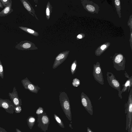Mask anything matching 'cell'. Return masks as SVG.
Wrapping results in <instances>:
<instances>
[{
  "mask_svg": "<svg viewBox=\"0 0 132 132\" xmlns=\"http://www.w3.org/2000/svg\"><path fill=\"white\" fill-rule=\"evenodd\" d=\"M61 105L65 114L68 119L71 120V108L69 98L64 92H61L59 96Z\"/></svg>",
  "mask_w": 132,
  "mask_h": 132,
  "instance_id": "cell-1",
  "label": "cell"
},
{
  "mask_svg": "<svg viewBox=\"0 0 132 132\" xmlns=\"http://www.w3.org/2000/svg\"><path fill=\"white\" fill-rule=\"evenodd\" d=\"M132 89H130V92L128 96V100L126 104L125 113H126V129L127 130L128 127L130 124L132 120Z\"/></svg>",
  "mask_w": 132,
  "mask_h": 132,
  "instance_id": "cell-2",
  "label": "cell"
},
{
  "mask_svg": "<svg viewBox=\"0 0 132 132\" xmlns=\"http://www.w3.org/2000/svg\"><path fill=\"white\" fill-rule=\"evenodd\" d=\"M113 67L117 71L125 70L126 60L123 55L121 53H116L112 59Z\"/></svg>",
  "mask_w": 132,
  "mask_h": 132,
  "instance_id": "cell-3",
  "label": "cell"
},
{
  "mask_svg": "<svg viewBox=\"0 0 132 132\" xmlns=\"http://www.w3.org/2000/svg\"><path fill=\"white\" fill-rule=\"evenodd\" d=\"M93 74L95 79L101 84L103 85L104 81L101 67L100 64L97 62L93 65Z\"/></svg>",
  "mask_w": 132,
  "mask_h": 132,
  "instance_id": "cell-4",
  "label": "cell"
},
{
  "mask_svg": "<svg viewBox=\"0 0 132 132\" xmlns=\"http://www.w3.org/2000/svg\"><path fill=\"white\" fill-rule=\"evenodd\" d=\"M81 103L87 111L91 116L93 114V107L89 98L83 92L81 94Z\"/></svg>",
  "mask_w": 132,
  "mask_h": 132,
  "instance_id": "cell-5",
  "label": "cell"
},
{
  "mask_svg": "<svg viewBox=\"0 0 132 132\" xmlns=\"http://www.w3.org/2000/svg\"><path fill=\"white\" fill-rule=\"evenodd\" d=\"M16 49L22 50H34L38 49L37 47L33 43L30 41L24 40L21 41L15 46Z\"/></svg>",
  "mask_w": 132,
  "mask_h": 132,
  "instance_id": "cell-6",
  "label": "cell"
},
{
  "mask_svg": "<svg viewBox=\"0 0 132 132\" xmlns=\"http://www.w3.org/2000/svg\"><path fill=\"white\" fill-rule=\"evenodd\" d=\"M81 3L84 8L88 12L92 13H98L99 7L98 5L92 1H82Z\"/></svg>",
  "mask_w": 132,
  "mask_h": 132,
  "instance_id": "cell-7",
  "label": "cell"
},
{
  "mask_svg": "<svg viewBox=\"0 0 132 132\" xmlns=\"http://www.w3.org/2000/svg\"><path fill=\"white\" fill-rule=\"evenodd\" d=\"M107 80L109 85L115 89L117 90L119 93L121 91L120 83L112 73L107 72L106 74Z\"/></svg>",
  "mask_w": 132,
  "mask_h": 132,
  "instance_id": "cell-8",
  "label": "cell"
},
{
  "mask_svg": "<svg viewBox=\"0 0 132 132\" xmlns=\"http://www.w3.org/2000/svg\"><path fill=\"white\" fill-rule=\"evenodd\" d=\"M15 107L9 100L3 99L0 98V107L4 109L6 112L13 114Z\"/></svg>",
  "mask_w": 132,
  "mask_h": 132,
  "instance_id": "cell-9",
  "label": "cell"
},
{
  "mask_svg": "<svg viewBox=\"0 0 132 132\" xmlns=\"http://www.w3.org/2000/svg\"><path fill=\"white\" fill-rule=\"evenodd\" d=\"M21 82L24 88L31 92L37 93L39 90L40 89L37 86L32 83L27 77L22 80Z\"/></svg>",
  "mask_w": 132,
  "mask_h": 132,
  "instance_id": "cell-10",
  "label": "cell"
},
{
  "mask_svg": "<svg viewBox=\"0 0 132 132\" xmlns=\"http://www.w3.org/2000/svg\"><path fill=\"white\" fill-rule=\"evenodd\" d=\"M69 51H66L60 53L56 57L53 66V69L56 68L62 64L67 58Z\"/></svg>",
  "mask_w": 132,
  "mask_h": 132,
  "instance_id": "cell-11",
  "label": "cell"
},
{
  "mask_svg": "<svg viewBox=\"0 0 132 132\" xmlns=\"http://www.w3.org/2000/svg\"><path fill=\"white\" fill-rule=\"evenodd\" d=\"M9 95L12 103L15 107L21 106L22 105L21 100L19 97L15 87H14L12 93H9Z\"/></svg>",
  "mask_w": 132,
  "mask_h": 132,
  "instance_id": "cell-12",
  "label": "cell"
},
{
  "mask_svg": "<svg viewBox=\"0 0 132 132\" xmlns=\"http://www.w3.org/2000/svg\"><path fill=\"white\" fill-rule=\"evenodd\" d=\"M125 76L126 77L128 78L125 83L124 84L123 87L122 89V90L118 93L119 96L120 98L122 99V98L121 94L122 93L126 91L128 89V92H129L131 88H132V76L129 77V75L127 74L126 72H125Z\"/></svg>",
  "mask_w": 132,
  "mask_h": 132,
  "instance_id": "cell-13",
  "label": "cell"
},
{
  "mask_svg": "<svg viewBox=\"0 0 132 132\" xmlns=\"http://www.w3.org/2000/svg\"><path fill=\"white\" fill-rule=\"evenodd\" d=\"M24 8L27 10L29 13L34 17L38 20V19L35 14V12L33 7L29 2L27 0H20Z\"/></svg>",
  "mask_w": 132,
  "mask_h": 132,
  "instance_id": "cell-14",
  "label": "cell"
},
{
  "mask_svg": "<svg viewBox=\"0 0 132 132\" xmlns=\"http://www.w3.org/2000/svg\"><path fill=\"white\" fill-rule=\"evenodd\" d=\"M12 2L11 0L9 4L0 12V17L5 16L8 15L13 11L12 8Z\"/></svg>",
  "mask_w": 132,
  "mask_h": 132,
  "instance_id": "cell-15",
  "label": "cell"
},
{
  "mask_svg": "<svg viewBox=\"0 0 132 132\" xmlns=\"http://www.w3.org/2000/svg\"><path fill=\"white\" fill-rule=\"evenodd\" d=\"M110 43H106L99 47L96 50L95 53L97 56H100L110 46Z\"/></svg>",
  "mask_w": 132,
  "mask_h": 132,
  "instance_id": "cell-16",
  "label": "cell"
},
{
  "mask_svg": "<svg viewBox=\"0 0 132 132\" xmlns=\"http://www.w3.org/2000/svg\"><path fill=\"white\" fill-rule=\"evenodd\" d=\"M19 28L22 30L31 35L36 37L39 35L38 32L31 29L22 26H19Z\"/></svg>",
  "mask_w": 132,
  "mask_h": 132,
  "instance_id": "cell-17",
  "label": "cell"
},
{
  "mask_svg": "<svg viewBox=\"0 0 132 132\" xmlns=\"http://www.w3.org/2000/svg\"><path fill=\"white\" fill-rule=\"evenodd\" d=\"M53 7L50 2L48 1L47 2L46 7V18L48 20L50 18V15L52 12Z\"/></svg>",
  "mask_w": 132,
  "mask_h": 132,
  "instance_id": "cell-18",
  "label": "cell"
},
{
  "mask_svg": "<svg viewBox=\"0 0 132 132\" xmlns=\"http://www.w3.org/2000/svg\"><path fill=\"white\" fill-rule=\"evenodd\" d=\"M114 4L117 13L120 18L121 17V6L120 1L119 0H115Z\"/></svg>",
  "mask_w": 132,
  "mask_h": 132,
  "instance_id": "cell-19",
  "label": "cell"
},
{
  "mask_svg": "<svg viewBox=\"0 0 132 132\" xmlns=\"http://www.w3.org/2000/svg\"><path fill=\"white\" fill-rule=\"evenodd\" d=\"M27 121L28 126L30 129H31L35 121L34 117L32 116L29 117L27 120Z\"/></svg>",
  "mask_w": 132,
  "mask_h": 132,
  "instance_id": "cell-20",
  "label": "cell"
},
{
  "mask_svg": "<svg viewBox=\"0 0 132 132\" xmlns=\"http://www.w3.org/2000/svg\"><path fill=\"white\" fill-rule=\"evenodd\" d=\"M77 66L76 60H75L72 63L71 68V72L73 75L75 72Z\"/></svg>",
  "mask_w": 132,
  "mask_h": 132,
  "instance_id": "cell-21",
  "label": "cell"
},
{
  "mask_svg": "<svg viewBox=\"0 0 132 132\" xmlns=\"http://www.w3.org/2000/svg\"><path fill=\"white\" fill-rule=\"evenodd\" d=\"M54 117L55 120L60 126L62 128H64V126L63 123L60 118L55 114H54Z\"/></svg>",
  "mask_w": 132,
  "mask_h": 132,
  "instance_id": "cell-22",
  "label": "cell"
},
{
  "mask_svg": "<svg viewBox=\"0 0 132 132\" xmlns=\"http://www.w3.org/2000/svg\"><path fill=\"white\" fill-rule=\"evenodd\" d=\"M72 85L75 87H77L80 84V80L77 78L74 79L72 83Z\"/></svg>",
  "mask_w": 132,
  "mask_h": 132,
  "instance_id": "cell-23",
  "label": "cell"
},
{
  "mask_svg": "<svg viewBox=\"0 0 132 132\" xmlns=\"http://www.w3.org/2000/svg\"><path fill=\"white\" fill-rule=\"evenodd\" d=\"M42 121L44 124H46L48 123L49 120L47 116L43 115L42 118Z\"/></svg>",
  "mask_w": 132,
  "mask_h": 132,
  "instance_id": "cell-24",
  "label": "cell"
},
{
  "mask_svg": "<svg viewBox=\"0 0 132 132\" xmlns=\"http://www.w3.org/2000/svg\"><path fill=\"white\" fill-rule=\"evenodd\" d=\"M0 77L3 79L4 77V70L2 64L0 59Z\"/></svg>",
  "mask_w": 132,
  "mask_h": 132,
  "instance_id": "cell-25",
  "label": "cell"
},
{
  "mask_svg": "<svg viewBox=\"0 0 132 132\" xmlns=\"http://www.w3.org/2000/svg\"><path fill=\"white\" fill-rule=\"evenodd\" d=\"M3 6L5 7L10 3V0H0Z\"/></svg>",
  "mask_w": 132,
  "mask_h": 132,
  "instance_id": "cell-26",
  "label": "cell"
},
{
  "mask_svg": "<svg viewBox=\"0 0 132 132\" xmlns=\"http://www.w3.org/2000/svg\"><path fill=\"white\" fill-rule=\"evenodd\" d=\"M22 110V108L21 106H15L14 109V112L16 113H18L20 112Z\"/></svg>",
  "mask_w": 132,
  "mask_h": 132,
  "instance_id": "cell-27",
  "label": "cell"
},
{
  "mask_svg": "<svg viewBox=\"0 0 132 132\" xmlns=\"http://www.w3.org/2000/svg\"><path fill=\"white\" fill-rule=\"evenodd\" d=\"M43 108L41 107H39L36 111V113L37 114H39L43 113Z\"/></svg>",
  "mask_w": 132,
  "mask_h": 132,
  "instance_id": "cell-28",
  "label": "cell"
},
{
  "mask_svg": "<svg viewBox=\"0 0 132 132\" xmlns=\"http://www.w3.org/2000/svg\"><path fill=\"white\" fill-rule=\"evenodd\" d=\"M131 15L130 16V18H129L128 22V25L129 26L130 29V31H131L132 30V18Z\"/></svg>",
  "mask_w": 132,
  "mask_h": 132,
  "instance_id": "cell-29",
  "label": "cell"
},
{
  "mask_svg": "<svg viewBox=\"0 0 132 132\" xmlns=\"http://www.w3.org/2000/svg\"><path fill=\"white\" fill-rule=\"evenodd\" d=\"M132 121H131L130 124L129 126L128 127L127 130H128V132H132Z\"/></svg>",
  "mask_w": 132,
  "mask_h": 132,
  "instance_id": "cell-30",
  "label": "cell"
},
{
  "mask_svg": "<svg viewBox=\"0 0 132 132\" xmlns=\"http://www.w3.org/2000/svg\"><path fill=\"white\" fill-rule=\"evenodd\" d=\"M83 36L81 34H80L78 35L77 37L76 38L77 39H81L82 38Z\"/></svg>",
  "mask_w": 132,
  "mask_h": 132,
  "instance_id": "cell-31",
  "label": "cell"
},
{
  "mask_svg": "<svg viewBox=\"0 0 132 132\" xmlns=\"http://www.w3.org/2000/svg\"><path fill=\"white\" fill-rule=\"evenodd\" d=\"M130 45L131 47V49H132V32L131 31L130 37Z\"/></svg>",
  "mask_w": 132,
  "mask_h": 132,
  "instance_id": "cell-32",
  "label": "cell"
},
{
  "mask_svg": "<svg viewBox=\"0 0 132 132\" xmlns=\"http://www.w3.org/2000/svg\"><path fill=\"white\" fill-rule=\"evenodd\" d=\"M0 132H7L6 130L2 127H0Z\"/></svg>",
  "mask_w": 132,
  "mask_h": 132,
  "instance_id": "cell-33",
  "label": "cell"
},
{
  "mask_svg": "<svg viewBox=\"0 0 132 132\" xmlns=\"http://www.w3.org/2000/svg\"><path fill=\"white\" fill-rule=\"evenodd\" d=\"M87 132H94L89 127H87Z\"/></svg>",
  "mask_w": 132,
  "mask_h": 132,
  "instance_id": "cell-34",
  "label": "cell"
},
{
  "mask_svg": "<svg viewBox=\"0 0 132 132\" xmlns=\"http://www.w3.org/2000/svg\"><path fill=\"white\" fill-rule=\"evenodd\" d=\"M3 6L2 5L1 2L0 1V8H3Z\"/></svg>",
  "mask_w": 132,
  "mask_h": 132,
  "instance_id": "cell-35",
  "label": "cell"
},
{
  "mask_svg": "<svg viewBox=\"0 0 132 132\" xmlns=\"http://www.w3.org/2000/svg\"><path fill=\"white\" fill-rule=\"evenodd\" d=\"M16 132H22L19 129H16Z\"/></svg>",
  "mask_w": 132,
  "mask_h": 132,
  "instance_id": "cell-36",
  "label": "cell"
}]
</instances>
